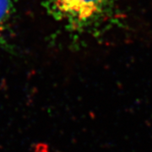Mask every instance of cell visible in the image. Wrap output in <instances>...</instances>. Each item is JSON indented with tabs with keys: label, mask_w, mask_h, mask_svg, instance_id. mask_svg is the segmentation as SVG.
I'll return each mask as SVG.
<instances>
[{
	"label": "cell",
	"mask_w": 152,
	"mask_h": 152,
	"mask_svg": "<svg viewBox=\"0 0 152 152\" xmlns=\"http://www.w3.org/2000/svg\"><path fill=\"white\" fill-rule=\"evenodd\" d=\"M12 0H0V44L4 41V36L12 15Z\"/></svg>",
	"instance_id": "2"
},
{
	"label": "cell",
	"mask_w": 152,
	"mask_h": 152,
	"mask_svg": "<svg viewBox=\"0 0 152 152\" xmlns=\"http://www.w3.org/2000/svg\"><path fill=\"white\" fill-rule=\"evenodd\" d=\"M49 15L72 31L96 27L112 12L113 0H44Z\"/></svg>",
	"instance_id": "1"
}]
</instances>
